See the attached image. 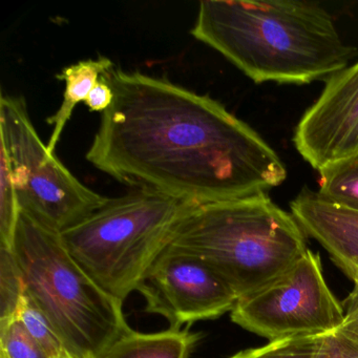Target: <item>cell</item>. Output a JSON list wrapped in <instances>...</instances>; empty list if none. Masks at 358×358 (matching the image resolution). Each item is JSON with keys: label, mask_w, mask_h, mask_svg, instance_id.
Returning <instances> with one entry per match:
<instances>
[{"label": "cell", "mask_w": 358, "mask_h": 358, "mask_svg": "<svg viewBox=\"0 0 358 358\" xmlns=\"http://www.w3.org/2000/svg\"><path fill=\"white\" fill-rule=\"evenodd\" d=\"M350 278L353 280L354 282V290L357 291L358 292V267H356L351 273L349 274Z\"/></svg>", "instance_id": "cell-22"}, {"label": "cell", "mask_w": 358, "mask_h": 358, "mask_svg": "<svg viewBox=\"0 0 358 358\" xmlns=\"http://www.w3.org/2000/svg\"><path fill=\"white\" fill-rule=\"evenodd\" d=\"M12 250L27 293L57 331L71 358H101L131 330L122 301L90 278L59 234L20 213Z\"/></svg>", "instance_id": "cell-4"}, {"label": "cell", "mask_w": 358, "mask_h": 358, "mask_svg": "<svg viewBox=\"0 0 358 358\" xmlns=\"http://www.w3.org/2000/svg\"><path fill=\"white\" fill-rule=\"evenodd\" d=\"M0 358H51L18 318L0 326Z\"/></svg>", "instance_id": "cell-19"}, {"label": "cell", "mask_w": 358, "mask_h": 358, "mask_svg": "<svg viewBox=\"0 0 358 358\" xmlns=\"http://www.w3.org/2000/svg\"><path fill=\"white\" fill-rule=\"evenodd\" d=\"M29 334L51 358H71L57 331L27 293L17 315Z\"/></svg>", "instance_id": "cell-17"}, {"label": "cell", "mask_w": 358, "mask_h": 358, "mask_svg": "<svg viewBox=\"0 0 358 358\" xmlns=\"http://www.w3.org/2000/svg\"><path fill=\"white\" fill-rule=\"evenodd\" d=\"M145 312L159 314L171 328L215 320L231 312L234 291L202 259L165 247L138 285Z\"/></svg>", "instance_id": "cell-8"}, {"label": "cell", "mask_w": 358, "mask_h": 358, "mask_svg": "<svg viewBox=\"0 0 358 358\" xmlns=\"http://www.w3.org/2000/svg\"><path fill=\"white\" fill-rule=\"evenodd\" d=\"M318 194L328 202L358 211V152L318 171Z\"/></svg>", "instance_id": "cell-13"}, {"label": "cell", "mask_w": 358, "mask_h": 358, "mask_svg": "<svg viewBox=\"0 0 358 358\" xmlns=\"http://www.w3.org/2000/svg\"><path fill=\"white\" fill-rule=\"evenodd\" d=\"M20 201L14 182L11 160L1 144L0 156V247L13 249L20 217Z\"/></svg>", "instance_id": "cell-16"}, {"label": "cell", "mask_w": 358, "mask_h": 358, "mask_svg": "<svg viewBox=\"0 0 358 358\" xmlns=\"http://www.w3.org/2000/svg\"><path fill=\"white\" fill-rule=\"evenodd\" d=\"M192 35L255 83H326L358 55L314 1L205 0Z\"/></svg>", "instance_id": "cell-2"}, {"label": "cell", "mask_w": 358, "mask_h": 358, "mask_svg": "<svg viewBox=\"0 0 358 358\" xmlns=\"http://www.w3.org/2000/svg\"><path fill=\"white\" fill-rule=\"evenodd\" d=\"M196 203L152 189L106 199L60 234L74 261L106 293L124 301L169 244L173 228Z\"/></svg>", "instance_id": "cell-5"}, {"label": "cell", "mask_w": 358, "mask_h": 358, "mask_svg": "<svg viewBox=\"0 0 358 358\" xmlns=\"http://www.w3.org/2000/svg\"><path fill=\"white\" fill-rule=\"evenodd\" d=\"M102 77L114 101L87 160L117 181L206 204L267 194L286 180L275 150L217 100L139 72Z\"/></svg>", "instance_id": "cell-1"}, {"label": "cell", "mask_w": 358, "mask_h": 358, "mask_svg": "<svg viewBox=\"0 0 358 358\" xmlns=\"http://www.w3.org/2000/svg\"><path fill=\"white\" fill-rule=\"evenodd\" d=\"M290 210L345 275L358 267V211L328 202L307 186L291 201Z\"/></svg>", "instance_id": "cell-10"}, {"label": "cell", "mask_w": 358, "mask_h": 358, "mask_svg": "<svg viewBox=\"0 0 358 358\" xmlns=\"http://www.w3.org/2000/svg\"><path fill=\"white\" fill-rule=\"evenodd\" d=\"M358 152V125L352 131L351 135L348 138L347 141L343 144L341 148V152H339L338 158L336 161L341 160V159L345 158V157L351 156V155L355 154ZM335 161V162H336Z\"/></svg>", "instance_id": "cell-21"}, {"label": "cell", "mask_w": 358, "mask_h": 358, "mask_svg": "<svg viewBox=\"0 0 358 358\" xmlns=\"http://www.w3.org/2000/svg\"><path fill=\"white\" fill-rule=\"evenodd\" d=\"M322 338V335H316L278 339L238 352L229 358H314Z\"/></svg>", "instance_id": "cell-18"}, {"label": "cell", "mask_w": 358, "mask_h": 358, "mask_svg": "<svg viewBox=\"0 0 358 358\" xmlns=\"http://www.w3.org/2000/svg\"><path fill=\"white\" fill-rule=\"evenodd\" d=\"M113 69L114 64L108 58L99 57L96 60H83L78 64H73L64 69L62 72L57 75L59 80L66 83V90L64 102L59 110L53 117L48 119V123L54 127L47 144L48 152L50 154L54 155L64 127L70 120L77 104L85 102L96 83Z\"/></svg>", "instance_id": "cell-12"}, {"label": "cell", "mask_w": 358, "mask_h": 358, "mask_svg": "<svg viewBox=\"0 0 358 358\" xmlns=\"http://www.w3.org/2000/svg\"><path fill=\"white\" fill-rule=\"evenodd\" d=\"M230 314L234 324L268 341L327 334L345 316L324 280L320 255L310 249L273 282L238 299Z\"/></svg>", "instance_id": "cell-7"}, {"label": "cell", "mask_w": 358, "mask_h": 358, "mask_svg": "<svg viewBox=\"0 0 358 358\" xmlns=\"http://www.w3.org/2000/svg\"><path fill=\"white\" fill-rule=\"evenodd\" d=\"M200 338L201 334L189 329L156 333L129 330L101 358H190Z\"/></svg>", "instance_id": "cell-11"}, {"label": "cell", "mask_w": 358, "mask_h": 358, "mask_svg": "<svg viewBox=\"0 0 358 358\" xmlns=\"http://www.w3.org/2000/svg\"><path fill=\"white\" fill-rule=\"evenodd\" d=\"M345 316L337 328L322 335L314 358H358V292L343 301Z\"/></svg>", "instance_id": "cell-14"}, {"label": "cell", "mask_w": 358, "mask_h": 358, "mask_svg": "<svg viewBox=\"0 0 358 358\" xmlns=\"http://www.w3.org/2000/svg\"><path fill=\"white\" fill-rule=\"evenodd\" d=\"M26 299V282L13 250L0 247V326L17 318Z\"/></svg>", "instance_id": "cell-15"}, {"label": "cell", "mask_w": 358, "mask_h": 358, "mask_svg": "<svg viewBox=\"0 0 358 358\" xmlns=\"http://www.w3.org/2000/svg\"><path fill=\"white\" fill-rule=\"evenodd\" d=\"M0 135L11 160L20 210L39 225L62 234L106 203L81 183L39 138L24 98L3 94Z\"/></svg>", "instance_id": "cell-6"}, {"label": "cell", "mask_w": 358, "mask_h": 358, "mask_svg": "<svg viewBox=\"0 0 358 358\" xmlns=\"http://www.w3.org/2000/svg\"><path fill=\"white\" fill-rule=\"evenodd\" d=\"M295 129L293 143L315 171L335 162L358 125V62L326 81Z\"/></svg>", "instance_id": "cell-9"}, {"label": "cell", "mask_w": 358, "mask_h": 358, "mask_svg": "<svg viewBox=\"0 0 358 358\" xmlns=\"http://www.w3.org/2000/svg\"><path fill=\"white\" fill-rule=\"evenodd\" d=\"M166 247L204 261L238 299L273 282L309 250L294 215L267 194L194 205Z\"/></svg>", "instance_id": "cell-3"}, {"label": "cell", "mask_w": 358, "mask_h": 358, "mask_svg": "<svg viewBox=\"0 0 358 358\" xmlns=\"http://www.w3.org/2000/svg\"><path fill=\"white\" fill-rule=\"evenodd\" d=\"M114 97L112 87L104 80L103 77H101L93 90L90 92L85 102L92 112L103 113L112 106Z\"/></svg>", "instance_id": "cell-20"}]
</instances>
